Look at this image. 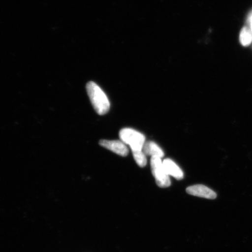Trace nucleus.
I'll return each instance as SVG.
<instances>
[{
    "label": "nucleus",
    "instance_id": "7ed1b4c3",
    "mask_svg": "<svg viewBox=\"0 0 252 252\" xmlns=\"http://www.w3.org/2000/svg\"><path fill=\"white\" fill-rule=\"evenodd\" d=\"M150 162L151 171L157 185L162 188L169 187L171 184V179L163 166L161 158L158 157H152Z\"/></svg>",
    "mask_w": 252,
    "mask_h": 252
},
{
    "label": "nucleus",
    "instance_id": "39448f33",
    "mask_svg": "<svg viewBox=\"0 0 252 252\" xmlns=\"http://www.w3.org/2000/svg\"><path fill=\"white\" fill-rule=\"evenodd\" d=\"M187 192L192 196L208 198V199H215L217 198L215 191L203 185L191 186L187 189Z\"/></svg>",
    "mask_w": 252,
    "mask_h": 252
},
{
    "label": "nucleus",
    "instance_id": "6e6552de",
    "mask_svg": "<svg viewBox=\"0 0 252 252\" xmlns=\"http://www.w3.org/2000/svg\"><path fill=\"white\" fill-rule=\"evenodd\" d=\"M239 40L242 46H248L250 45L252 42V31L251 28L247 27L242 28L240 35H239Z\"/></svg>",
    "mask_w": 252,
    "mask_h": 252
},
{
    "label": "nucleus",
    "instance_id": "f257e3e1",
    "mask_svg": "<svg viewBox=\"0 0 252 252\" xmlns=\"http://www.w3.org/2000/svg\"><path fill=\"white\" fill-rule=\"evenodd\" d=\"M86 89L91 102L97 114H106L110 109V102L101 88L94 82L90 81L87 84Z\"/></svg>",
    "mask_w": 252,
    "mask_h": 252
},
{
    "label": "nucleus",
    "instance_id": "f03ea898",
    "mask_svg": "<svg viewBox=\"0 0 252 252\" xmlns=\"http://www.w3.org/2000/svg\"><path fill=\"white\" fill-rule=\"evenodd\" d=\"M119 137L125 144L130 146L131 151L143 150L146 143L145 135L133 128L122 129L119 132Z\"/></svg>",
    "mask_w": 252,
    "mask_h": 252
},
{
    "label": "nucleus",
    "instance_id": "9d476101",
    "mask_svg": "<svg viewBox=\"0 0 252 252\" xmlns=\"http://www.w3.org/2000/svg\"><path fill=\"white\" fill-rule=\"evenodd\" d=\"M251 30L252 31V17H251Z\"/></svg>",
    "mask_w": 252,
    "mask_h": 252
},
{
    "label": "nucleus",
    "instance_id": "0eeeda50",
    "mask_svg": "<svg viewBox=\"0 0 252 252\" xmlns=\"http://www.w3.org/2000/svg\"><path fill=\"white\" fill-rule=\"evenodd\" d=\"M143 151L146 156L158 157L160 158L164 157V153L162 150L154 141H148L145 143Z\"/></svg>",
    "mask_w": 252,
    "mask_h": 252
},
{
    "label": "nucleus",
    "instance_id": "20e7f679",
    "mask_svg": "<svg viewBox=\"0 0 252 252\" xmlns=\"http://www.w3.org/2000/svg\"><path fill=\"white\" fill-rule=\"evenodd\" d=\"M100 146L108 149L122 157L128 154V149L126 144L122 141L101 140L99 143Z\"/></svg>",
    "mask_w": 252,
    "mask_h": 252
},
{
    "label": "nucleus",
    "instance_id": "1a4fd4ad",
    "mask_svg": "<svg viewBox=\"0 0 252 252\" xmlns=\"http://www.w3.org/2000/svg\"><path fill=\"white\" fill-rule=\"evenodd\" d=\"M135 161L137 165L144 168L147 163V159L146 154H144L143 150L132 151Z\"/></svg>",
    "mask_w": 252,
    "mask_h": 252
},
{
    "label": "nucleus",
    "instance_id": "423d86ee",
    "mask_svg": "<svg viewBox=\"0 0 252 252\" xmlns=\"http://www.w3.org/2000/svg\"><path fill=\"white\" fill-rule=\"evenodd\" d=\"M163 165L169 175L173 176V178L177 179V180H182L184 178V172L172 160L170 159L163 160Z\"/></svg>",
    "mask_w": 252,
    "mask_h": 252
}]
</instances>
